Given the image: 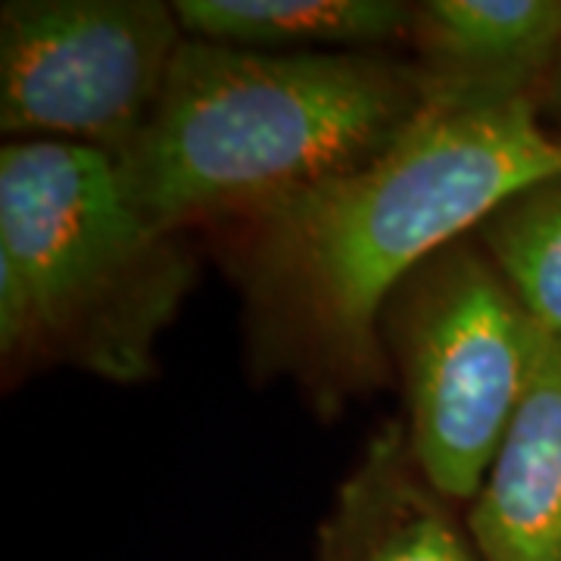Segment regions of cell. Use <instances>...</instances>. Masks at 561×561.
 Returning a JSON list of instances; mask_svg holds the SVG:
<instances>
[{
    "instance_id": "cell-10",
    "label": "cell",
    "mask_w": 561,
    "mask_h": 561,
    "mask_svg": "<svg viewBox=\"0 0 561 561\" xmlns=\"http://www.w3.org/2000/svg\"><path fill=\"white\" fill-rule=\"evenodd\" d=\"M471 238L549 341H561V172L496 203Z\"/></svg>"
},
{
    "instance_id": "cell-3",
    "label": "cell",
    "mask_w": 561,
    "mask_h": 561,
    "mask_svg": "<svg viewBox=\"0 0 561 561\" xmlns=\"http://www.w3.org/2000/svg\"><path fill=\"white\" fill-rule=\"evenodd\" d=\"M197 280L187 238L160 231L101 150L54 140L0 147L3 383L76 368L106 383L157 371V346Z\"/></svg>"
},
{
    "instance_id": "cell-4",
    "label": "cell",
    "mask_w": 561,
    "mask_h": 561,
    "mask_svg": "<svg viewBox=\"0 0 561 561\" xmlns=\"http://www.w3.org/2000/svg\"><path fill=\"white\" fill-rule=\"evenodd\" d=\"M402 427L424 478L453 505L478 496L522 405L546 334L471 234L419 262L378 319Z\"/></svg>"
},
{
    "instance_id": "cell-2",
    "label": "cell",
    "mask_w": 561,
    "mask_h": 561,
    "mask_svg": "<svg viewBox=\"0 0 561 561\" xmlns=\"http://www.w3.org/2000/svg\"><path fill=\"white\" fill-rule=\"evenodd\" d=\"M424 113L412 60L184 38L153 119L113 162L140 216L187 238L375 160Z\"/></svg>"
},
{
    "instance_id": "cell-6",
    "label": "cell",
    "mask_w": 561,
    "mask_h": 561,
    "mask_svg": "<svg viewBox=\"0 0 561 561\" xmlns=\"http://www.w3.org/2000/svg\"><path fill=\"white\" fill-rule=\"evenodd\" d=\"M405 44L434 110L540 106L561 60V0H419Z\"/></svg>"
},
{
    "instance_id": "cell-11",
    "label": "cell",
    "mask_w": 561,
    "mask_h": 561,
    "mask_svg": "<svg viewBox=\"0 0 561 561\" xmlns=\"http://www.w3.org/2000/svg\"><path fill=\"white\" fill-rule=\"evenodd\" d=\"M542 103H552L556 110H561V60L556 66V72H552V79L546 81V88H542V98H540V110Z\"/></svg>"
},
{
    "instance_id": "cell-8",
    "label": "cell",
    "mask_w": 561,
    "mask_h": 561,
    "mask_svg": "<svg viewBox=\"0 0 561 561\" xmlns=\"http://www.w3.org/2000/svg\"><path fill=\"white\" fill-rule=\"evenodd\" d=\"M461 515L483 561H561V341L542 343L496 459Z\"/></svg>"
},
{
    "instance_id": "cell-5",
    "label": "cell",
    "mask_w": 561,
    "mask_h": 561,
    "mask_svg": "<svg viewBox=\"0 0 561 561\" xmlns=\"http://www.w3.org/2000/svg\"><path fill=\"white\" fill-rule=\"evenodd\" d=\"M184 44L162 0H7L0 7L3 140L122 157L153 119Z\"/></svg>"
},
{
    "instance_id": "cell-7",
    "label": "cell",
    "mask_w": 561,
    "mask_h": 561,
    "mask_svg": "<svg viewBox=\"0 0 561 561\" xmlns=\"http://www.w3.org/2000/svg\"><path fill=\"white\" fill-rule=\"evenodd\" d=\"M316 561H483L459 505L424 478L402 419L383 421L337 483Z\"/></svg>"
},
{
    "instance_id": "cell-9",
    "label": "cell",
    "mask_w": 561,
    "mask_h": 561,
    "mask_svg": "<svg viewBox=\"0 0 561 561\" xmlns=\"http://www.w3.org/2000/svg\"><path fill=\"white\" fill-rule=\"evenodd\" d=\"M184 38L260 54H381L409 41L405 0H179Z\"/></svg>"
},
{
    "instance_id": "cell-1",
    "label": "cell",
    "mask_w": 561,
    "mask_h": 561,
    "mask_svg": "<svg viewBox=\"0 0 561 561\" xmlns=\"http://www.w3.org/2000/svg\"><path fill=\"white\" fill-rule=\"evenodd\" d=\"M556 172L561 135L534 101L427 106L375 160L203 231L238 290L253 371L290 381L319 415L390 387L378 319L397 284Z\"/></svg>"
}]
</instances>
